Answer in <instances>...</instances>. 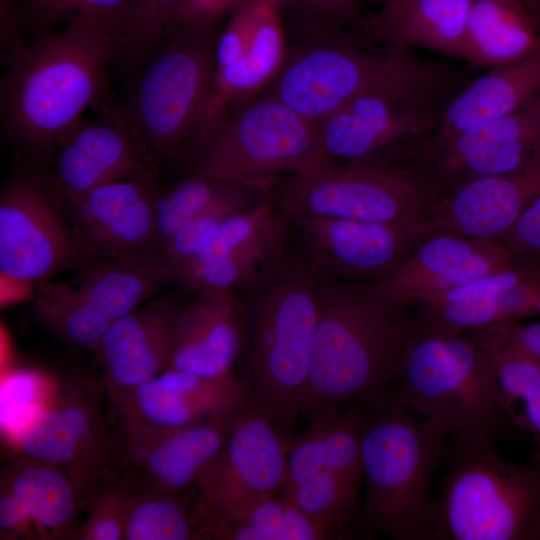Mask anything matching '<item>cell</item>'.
Instances as JSON below:
<instances>
[{
    "label": "cell",
    "instance_id": "7dc6e473",
    "mask_svg": "<svg viewBox=\"0 0 540 540\" xmlns=\"http://www.w3.org/2000/svg\"><path fill=\"white\" fill-rule=\"evenodd\" d=\"M268 1H270L273 4H276L277 2H281V1H285V0H268Z\"/></svg>",
    "mask_w": 540,
    "mask_h": 540
},
{
    "label": "cell",
    "instance_id": "f546056e",
    "mask_svg": "<svg viewBox=\"0 0 540 540\" xmlns=\"http://www.w3.org/2000/svg\"><path fill=\"white\" fill-rule=\"evenodd\" d=\"M283 35L275 11L268 0L254 1V18L243 55L234 63L216 70L211 94L203 109L194 143L202 142L222 121L228 101L260 86L281 65Z\"/></svg>",
    "mask_w": 540,
    "mask_h": 540
},
{
    "label": "cell",
    "instance_id": "7402d4cb",
    "mask_svg": "<svg viewBox=\"0 0 540 540\" xmlns=\"http://www.w3.org/2000/svg\"><path fill=\"white\" fill-rule=\"evenodd\" d=\"M510 265L509 252L498 239L435 230L377 284L411 304L421 294L458 287Z\"/></svg>",
    "mask_w": 540,
    "mask_h": 540
},
{
    "label": "cell",
    "instance_id": "9a60e30c",
    "mask_svg": "<svg viewBox=\"0 0 540 540\" xmlns=\"http://www.w3.org/2000/svg\"><path fill=\"white\" fill-rule=\"evenodd\" d=\"M292 221L299 255L317 277L378 283L435 231L431 222L378 223L299 215Z\"/></svg>",
    "mask_w": 540,
    "mask_h": 540
},
{
    "label": "cell",
    "instance_id": "60d3db41",
    "mask_svg": "<svg viewBox=\"0 0 540 540\" xmlns=\"http://www.w3.org/2000/svg\"><path fill=\"white\" fill-rule=\"evenodd\" d=\"M1 422L10 429L39 401L48 385L40 376L19 371L3 383Z\"/></svg>",
    "mask_w": 540,
    "mask_h": 540
},
{
    "label": "cell",
    "instance_id": "cb8c5ba5",
    "mask_svg": "<svg viewBox=\"0 0 540 540\" xmlns=\"http://www.w3.org/2000/svg\"><path fill=\"white\" fill-rule=\"evenodd\" d=\"M540 139V99L455 137L432 155V175L457 185L481 176L522 168L527 150ZM430 157V158H431Z\"/></svg>",
    "mask_w": 540,
    "mask_h": 540
},
{
    "label": "cell",
    "instance_id": "f6af8a7d",
    "mask_svg": "<svg viewBox=\"0 0 540 540\" xmlns=\"http://www.w3.org/2000/svg\"><path fill=\"white\" fill-rule=\"evenodd\" d=\"M501 325L514 344L540 364V321Z\"/></svg>",
    "mask_w": 540,
    "mask_h": 540
},
{
    "label": "cell",
    "instance_id": "1f68e13d",
    "mask_svg": "<svg viewBox=\"0 0 540 540\" xmlns=\"http://www.w3.org/2000/svg\"><path fill=\"white\" fill-rule=\"evenodd\" d=\"M531 21L517 0H473L462 60L473 68H493L530 55L537 43Z\"/></svg>",
    "mask_w": 540,
    "mask_h": 540
},
{
    "label": "cell",
    "instance_id": "7c38bea8",
    "mask_svg": "<svg viewBox=\"0 0 540 540\" xmlns=\"http://www.w3.org/2000/svg\"><path fill=\"white\" fill-rule=\"evenodd\" d=\"M102 382L72 378L47 386L11 429L18 453L53 464L86 484L116 468Z\"/></svg>",
    "mask_w": 540,
    "mask_h": 540
},
{
    "label": "cell",
    "instance_id": "30bf717a",
    "mask_svg": "<svg viewBox=\"0 0 540 540\" xmlns=\"http://www.w3.org/2000/svg\"><path fill=\"white\" fill-rule=\"evenodd\" d=\"M324 162L315 122L265 94L224 117L192 150L188 177L260 185Z\"/></svg>",
    "mask_w": 540,
    "mask_h": 540
},
{
    "label": "cell",
    "instance_id": "74e56055",
    "mask_svg": "<svg viewBox=\"0 0 540 540\" xmlns=\"http://www.w3.org/2000/svg\"><path fill=\"white\" fill-rule=\"evenodd\" d=\"M235 182L187 177L158 192L155 205V257L162 245L183 225L212 207Z\"/></svg>",
    "mask_w": 540,
    "mask_h": 540
},
{
    "label": "cell",
    "instance_id": "8992f818",
    "mask_svg": "<svg viewBox=\"0 0 540 540\" xmlns=\"http://www.w3.org/2000/svg\"><path fill=\"white\" fill-rule=\"evenodd\" d=\"M385 400L443 421L451 437L497 441L517 428L482 348L468 334L436 331L419 321Z\"/></svg>",
    "mask_w": 540,
    "mask_h": 540
},
{
    "label": "cell",
    "instance_id": "277c9868",
    "mask_svg": "<svg viewBox=\"0 0 540 540\" xmlns=\"http://www.w3.org/2000/svg\"><path fill=\"white\" fill-rule=\"evenodd\" d=\"M450 73L412 51L370 52L341 41H323L284 58L265 93L303 117L318 121L365 96L434 107Z\"/></svg>",
    "mask_w": 540,
    "mask_h": 540
},
{
    "label": "cell",
    "instance_id": "bcb514c9",
    "mask_svg": "<svg viewBox=\"0 0 540 540\" xmlns=\"http://www.w3.org/2000/svg\"><path fill=\"white\" fill-rule=\"evenodd\" d=\"M534 21H540V0H517Z\"/></svg>",
    "mask_w": 540,
    "mask_h": 540
},
{
    "label": "cell",
    "instance_id": "d6a6232c",
    "mask_svg": "<svg viewBox=\"0 0 540 540\" xmlns=\"http://www.w3.org/2000/svg\"><path fill=\"white\" fill-rule=\"evenodd\" d=\"M207 518L199 495L164 493L134 486L129 494L124 540L207 539Z\"/></svg>",
    "mask_w": 540,
    "mask_h": 540
},
{
    "label": "cell",
    "instance_id": "c3c4849f",
    "mask_svg": "<svg viewBox=\"0 0 540 540\" xmlns=\"http://www.w3.org/2000/svg\"><path fill=\"white\" fill-rule=\"evenodd\" d=\"M395 0H385V3H390V2H393Z\"/></svg>",
    "mask_w": 540,
    "mask_h": 540
},
{
    "label": "cell",
    "instance_id": "6da1fadb",
    "mask_svg": "<svg viewBox=\"0 0 540 540\" xmlns=\"http://www.w3.org/2000/svg\"><path fill=\"white\" fill-rule=\"evenodd\" d=\"M123 36L104 24L76 19L30 45L21 39L4 50L0 82L1 124L16 143L54 152L98 102Z\"/></svg>",
    "mask_w": 540,
    "mask_h": 540
},
{
    "label": "cell",
    "instance_id": "b9f144b4",
    "mask_svg": "<svg viewBox=\"0 0 540 540\" xmlns=\"http://www.w3.org/2000/svg\"><path fill=\"white\" fill-rule=\"evenodd\" d=\"M238 0H181L168 23V29L214 24Z\"/></svg>",
    "mask_w": 540,
    "mask_h": 540
},
{
    "label": "cell",
    "instance_id": "8fae6325",
    "mask_svg": "<svg viewBox=\"0 0 540 540\" xmlns=\"http://www.w3.org/2000/svg\"><path fill=\"white\" fill-rule=\"evenodd\" d=\"M169 279L171 271L156 258L99 260L70 279L39 283L34 311L62 342L94 351L117 320L153 298Z\"/></svg>",
    "mask_w": 540,
    "mask_h": 540
},
{
    "label": "cell",
    "instance_id": "e0dca14e",
    "mask_svg": "<svg viewBox=\"0 0 540 540\" xmlns=\"http://www.w3.org/2000/svg\"><path fill=\"white\" fill-rule=\"evenodd\" d=\"M157 193L153 173H146L65 200L68 223L82 253L98 260L155 258Z\"/></svg>",
    "mask_w": 540,
    "mask_h": 540
},
{
    "label": "cell",
    "instance_id": "7bdbcfd3",
    "mask_svg": "<svg viewBox=\"0 0 540 540\" xmlns=\"http://www.w3.org/2000/svg\"><path fill=\"white\" fill-rule=\"evenodd\" d=\"M365 0H299L305 11L320 23L340 22L354 17Z\"/></svg>",
    "mask_w": 540,
    "mask_h": 540
},
{
    "label": "cell",
    "instance_id": "f1b7e54d",
    "mask_svg": "<svg viewBox=\"0 0 540 540\" xmlns=\"http://www.w3.org/2000/svg\"><path fill=\"white\" fill-rule=\"evenodd\" d=\"M473 0H395L366 21L386 47L425 49L462 60Z\"/></svg>",
    "mask_w": 540,
    "mask_h": 540
},
{
    "label": "cell",
    "instance_id": "d590c367",
    "mask_svg": "<svg viewBox=\"0 0 540 540\" xmlns=\"http://www.w3.org/2000/svg\"><path fill=\"white\" fill-rule=\"evenodd\" d=\"M308 516L282 495L268 497L235 522L208 524V539L305 540L310 533Z\"/></svg>",
    "mask_w": 540,
    "mask_h": 540
},
{
    "label": "cell",
    "instance_id": "3957f363",
    "mask_svg": "<svg viewBox=\"0 0 540 540\" xmlns=\"http://www.w3.org/2000/svg\"><path fill=\"white\" fill-rule=\"evenodd\" d=\"M496 443L448 437L430 540H540V467L505 460Z\"/></svg>",
    "mask_w": 540,
    "mask_h": 540
},
{
    "label": "cell",
    "instance_id": "4dcf8cb0",
    "mask_svg": "<svg viewBox=\"0 0 540 540\" xmlns=\"http://www.w3.org/2000/svg\"><path fill=\"white\" fill-rule=\"evenodd\" d=\"M467 333L485 352L510 418L532 436V462L540 467V364L514 344L502 325Z\"/></svg>",
    "mask_w": 540,
    "mask_h": 540
},
{
    "label": "cell",
    "instance_id": "484cf974",
    "mask_svg": "<svg viewBox=\"0 0 540 540\" xmlns=\"http://www.w3.org/2000/svg\"><path fill=\"white\" fill-rule=\"evenodd\" d=\"M307 432L288 443L287 477L282 496L333 535L360 510V489L328 454L319 428L310 421Z\"/></svg>",
    "mask_w": 540,
    "mask_h": 540
},
{
    "label": "cell",
    "instance_id": "4fadbf2b",
    "mask_svg": "<svg viewBox=\"0 0 540 540\" xmlns=\"http://www.w3.org/2000/svg\"><path fill=\"white\" fill-rule=\"evenodd\" d=\"M250 404V385L231 373L210 378L168 368L139 386L118 416V465L130 473L163 434L197 421L234 418Z\"/></svg>",
    "mask_w": 540,
    "mask_h": 540
},
{
    "label": "cell",
    "instance_id": "44dd1931",
    "mask_svg": "<svg viewBox=\"0 0 540 540\" xmlns=\"http://www.w3.org/2000/svg\"><path fill=\"white\" fill-rule=\"evenodd\" d=\"M440 111L386 97L354 99L314 121L325 162L384 161L380 155L401 140L432 133Z\"/></svg>",
    "mask_w": 540,
    "mask_h": 540
},
{
    "label": "cell",
    "instance_id": "83f0119b",
    "mask_svg": "<svg viewBox=\"0 0 540 540\" xmlns=\"http://www.w3.org/2000/svg\"><path fill=\"white\" fill-rule=\"evenodd\" d=\"M539 86L540 52L491 68L440 111L427 155L431 157L472 127L520 109Z\"/></svg>",
    "mask_w": 540,
    "mask_h": 540
},
{
    "label": "cell",
    "instance_id": "ee69618b",
    "mask_svg": "<svg viewBox=\"0 0 540 540\" xmlns=\"http://www.w3.org/2000/svg\"><path fill=\"white\" fill-rule=\"evenodd\" d=\"M510 232L522 245L540 250V195L523 210Z\"/></svg>",
    "mask_w": 540,
    "mask_h": 540
},
{
    "label": "cell",
    "instance_id": "603a6c76",
    "mask_svg": "<svg viewBox=\"0 0 540 540\" xmlns=\"http://www.w3.org/2000/svg\"><path fill=\"white\" fill-rule=\"evenodd\" d=\"M181 308L169 368L203 377H222L242 351L247 314L232 289H205Z\"/></svg>",
    "mask_w": 540,
    "mask_h": 540
},
{
    "label": "cell",
    "instance_id": "ba28073f",
    "mask_svg": "<svg viewBox=\"0 0 540 540\" xmlns=\"http://www.w3.org/2000/svg\"><path fill=\"white\" fill-rule=\"evenodd\" d=\"M261 187L289 216H324L378 223L431 222L439 185L430 172L385 161L324 162L281 174Z\"/></svg>",
    "mask_w": 540,
    "mask_h": 540
},
{
    "label": "cell",
    "instance_id": "d4e9b609",
    "mask_svg": "<svg viewBox=\"0 0 540 540\" xmlns=\"http://www.w3.org/2000/svg\"><path fill=\"white\" fill-rule=\"evenodd\" d=\"M520 170L457 185L435 202L431 223L440 231L498 239L515 224L526 199L540 189V162Z\"/></svg>",
    "mask_w": 540,
    "mask_h": 540
},
{
    "label": "cell",
    "instance_id": "d6986e66",
    "mask_svg": "<svg viewBox=\"0 0 540 540\" xmlns=\"http://www.w3.org/2000/svg\"><path fill=\"white\" fill-rule=\"evenodd\" d=\"M86 486L53 464L17 453L1 470V539L72 540L85 513Z\"/></svg>",
    "mask_w": 540,
    "mask_h": 540
},
{
    "label": "cell",
    "instance_id": "8d00e7d4",
    "mask_svg": "<svg viewBox=\"0 0 540 540\" xmlns=\"http://www.w3.org/2000/svg\"><path fill=\"white\" fill-rule=\"evenodd\" d=\"M132 487L131 474L120 468L88 482L86 516L72 540H124L126 504Z\"/></svg>",
    "mask_w": 540,
    "mask_h": 540
},
{
    "label": "cell",
    "instance_id": "5b68a950",
    "mask_svg": "<svg viewBox=\"0 0 540 540\" xmlns=\"http://www.w3.org/2000/svg\"><path fill=\"white\" fill-rule=\"evenodd\" d=\"M369 405L362 439V524L394 540H430L429 493L448 428L385 399Z\"/></svg>",
    "mask_w": 540,
    "mask_h": 540
},
{
    "label": "cell",
    "instance_id": "ffe728a7",
    "mask_svg": "<svg viewBox=\"0 0 540 540\" xmlns=\"http://www.w3.org/2000/svg\"><path fill=\"white\" fill-rule=\"evenodd\" d=\"M54 153L45 180L64 201L119 178L153 173L156 160L123 109L111 107L78 124Z\"/></svg>",
    "mask_w": 540,
    "mask_h": 540
},
{
    "label": "cell",
    "instance_id": "836d02e7",
    "mask_svg": "<svg viewBox=\"0 0 540 540\" xmlns=\"http://www.w3.org/2000/svg\"><path fill=\"white\" fill-rule=\"evenodd\" d=\"M420 310L419 321L426 327L444 333H463L513 323L520 317L539 313L540 289L523 280L492 296Z\"/></svg>",
    "mask_w": 540,
    "mask_h": 540
},
{
    "label": "cell",
    "instance_id": "7a4b0ae2",
    "mask_svg": "<svg viewBox=\"0 0 540 540\" xmlns=\"http://www.w3.org/2000/svg\"><path fill=\"white\" fill-rule=\"evenodd\" d=\"M318 278V315L301 412L384 399L418 320L377 283Z\"/></svg>",
    "mask_w": 540,
    "mask_h": 540
},
{
    "label": "cell",
    "instance_id": "52a82bcc",
    "mask_svg": "<svg viewBox=\"0 0 540 540\" xmlns=\"http://www.w3.org/2000/svg\"><path fill=\"white\" fill-rule=\"evenodd\" d=\"M246 314L251 403L286 428L302 410L318 315V278L299 253Z\"/></svg>",
    "mask_w": 540,
    "mask_h": 540
},
{
    "label": "cell",
    "instance_id": "5bb4252c",
    "mask_svg": "<svg viewBox=\"0 0 540 540\" xmlns=\"http://www.w3.org/2000/svg\"><path fill=\"white\" fill-rule=\"evenodd\" d=\"M279 429L252 403L238 415L221 453L196 487L207 525L238 521L282 490L288 442Z\"/></svg>",
    "mask_w": 540,
    "mask_h": 540
},
{
    "label": "cell",
    "instance_id": "9c48e42d",
    "mask_svg": "<svg viewBox=\"0 0 540 540\" xmlns=\"http://www.w3.org/2000/svg\"><path fill=\"white\" fill-rule=\"evenodd\" d=\"M214 24L168 31L134 82L122 108L154 158L193 138L216 75Z\"/></svg>",
    "mask_w": 540,
    "mask_h": 540
},
{
    "label": "cell",
    "instance_id": "ac0fdd59",
    "mask_svg": "<svg viewBox=\"0 0 540 540\" xmlns=\"http://www.w3.org/2000/svg\"><path fill=\"white\" fill-rule=\"evenodd\" d=\"M184 303L173 293L151 298L117 320L94 350L104 369L105 400L116 417L139 386L170 367Z\"/></svg>",
    "mask_w": 540,
    "mask_h": 540
},
{
    "label": "cell",
    "instance_id": "ab89813d",
    "mask_svg": "<svg viewBox=\"0 0 540 540\" xmlns=\"http://www.w3.org/2000/svg\"><path fill=\"white\" fill-rule=\"evenodd\" d=\"M181 0H132L123 33V52L130 57L150 55L161 43Z\"/></svg>",
    "mask_w": 540,
    "mask_h": 540
},
{
    "label": "cell",
    "instance_id": "4316f807",
    "mask_svg": "<svg viewBox=\"0 0 540 540\" xmlns=\"http://www.w3.org/2000/svg\"><path fill=\"white\" fill-rule=\"evenodd\" d=\"M237 417L197 421L157 438L130 469L134 486L174 494L196 488L221 453Z\"/></svg>",
    "mask_w": 540,
    "mask_h": 540
},
{
    "label": "cell",
    "instance_id": "2e32d148",
    "mask_svg": "<svg viewBox=\"0 0 540 540\" xmlns=\"http://www.w3.org/2000/svg\"><path fill=\"white\" fill-rule=\"evenodd\" d=\"M56 195L41 177H16L0 197V273L17 283H41L82 257Z\"/></svg>",
    "mask_w": 540,
    "mask_h": 540
},
{
    "label": "cell",
    "instance_id": "f35d334b",
    "mask_svg": "<svg viewBox=\"0 0 540 540\" xmlns=\"http://www.w3.org/2000/svg\"><path fill=\"white\" fill-rule=\"evenodd\" d=\"M36 36L57 30L59 24L87 19L123 36L132 0H21Z\"/></svg>",
    "mask_w": 540,
    "mask_h": 540
},
{
    "label": "cell",
    "instance_id": "e575fe53",
    "mask_svg": "<svg viewBox=\"0 0 540 540\" xmlns=\"http://www.w3.org/2000/svg\"><path fill=\"white\" fill-rule=\"evenodd\" d=\"M265 194L257 184L235 182L212 207L183 225L160 247L156 259L175 275L207 245L229 218L254 205Z\"/></svg>",
    "mask_w": 540,
    "mask_h": 540
}]
</instances>
